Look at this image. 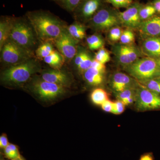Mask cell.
<instances>
[{
    "mask_svg": "<svg viewBox=\"0 0 160 160\" xmlns=\"http://www.w3.org/2000/svg\"><path fill=\"white\" fill-rule=\"evenodd\" d=\"M26 18L32 26L38 39L53 42L67 27L62 21L44 10L28 12Z\"/></svg>",
    "mask_w": 160,
    "mask_h": 160,
    "instance_id": "1",
    "label": "cell"
},
{
    "mask_svg": "<svg viewBox=\"0 0 160 160\" xmlns=\"http://www.w3.org/2000/svg\"><path fill=\"white\" fill-rule=\"evenodd\" d=\"M40 69L38 60L32 58L24 62L9 66L2 72L1 80L7 85H21L29 81Z\"/></svg>",
    "mask_w": 160,
    "mask_h": 160,
    "instance_id": "2",
    "label": "cell"
},
{
    "mask_svg": "<svg viewBox=\"0 0 160 160\" xmlns=\"http://www.w3.org/2000/svg\"><path fill=\"white\" fill-rule=\"evenodd\" d=\"M9 39L32 51L37 43L38 39L34 29L27 18H14Z\"/></svg>",
    "mask_w": 160,
    "mask_h": 160,
    "instance_id": "3",
    "label": "cell"
},
{
    "mask_svg": "<svg viewBox=\"0 0 160 160\" xmlns=\"http://www.w3.org/2000/svg\"><path fill=\"white\" fill-rule=\"evenodd\" d=\"M129 75L139 82L160 77L157 61L154 58H140L129 66L124 67Z\"/></svg>",
    "mask_w": 160,
    "mask_h": 160,
    "instance_id": "4",
    "label": "cell"
},
{
    "mask_svg": "<svg viewBox=\"0 0 160 160\" xmlns=\"http://www.w3.org/2000/svg\"><path fill=\"white\" fill-rule=\"evenodd\" d=\"M0 51L1 61L9 66L24 62L33 58L32 51L20 46L10 39L6 41Z\"/></svg>",
    "mask_w": 160,
    "mask_h": 160,
    "instance_id": "5",
    "label": "cell"
},
{
    "mask_svg": "<svg viewBox=\"0 0 160 160\" xmlns=\"http://www.w3.org/2000/svg\"><path fill=\"white\" fill-rule=\"evenodd\" d=\"M89 26L97 31H106L121 25L118 13L111 9L101 8L89 21Z\"/></svg>",
    "mask_w": 160,
    "mask_h": 160,
    "instance_id": "6",
    "label": "cell"
},
{
    "mask_svg": "<svg viewBox=\"0 0 160 160\" xmlns=\"http://www.w3.org/2000/svg\"><path fill=\"white\" fill-rule=\"evenodd\" d=\"M135 103L137 109L140 111L160 109V95L139 82Z\"/></svg>",
    "mask_w": 160,
    "mask_h": 160,
    "instance_id": "7",
    "label": "cell"
},
{
    "mask_svg": "<svg viewBox=\"0 0 160 160\" xmlns=\"http://www.w3.org/2000/svg\"><path fill=\"white\" fill-rule=\"evenodd\" d=\"M112 50L118 62L124 67L134 62L142 56L139 49L132 44H116L112 46Z\"/></svg>",
    "mask_w": 160,
    "mask_h": 160,
    "instance_id": "8",
    "label": "cell"
},
{
    "mask_svg": "<svg viewBox=\"0 0 160 160\" xmlns=\"http://www.w3.org/2000/svg\"><path fill=\"white\" fill-rule=\"evenodd\" d=\"M78 42L70 35L66 28L52 43L65 60L69 61L73 59L77 53Z\"/></svg>",
    "mask_w": 160,
    "mask_h": 160,
    "instance_id": "9",
    "label": "cell"
},
{
    "mask_svg": "<svg viewBox=\"0 0 160 160\" xmlns=\"http://www.w3.org/2000/svg\"><path fill=\"white\" fill-rule=\"evenodd\" d=\"M33 91L41 98L53 99L65 92L66 87L54 83L49 82L42 79L36 80L32 85Z\"/></svg>",
    "mask_w": 160,
    "mask_h": 160,
    "instance_id": "10",
    "label": "cell"
},
{
    "mask_svg": "<svg viewBox=\"0 0 160 160\" xmlns=\"http://www.w3.org/2000/svg\"><path fill=\"white\" fill-rule=\"evenodd\" d=\"M103 0H83L73 13L78 20L85 22L90 21L100 9Z\"/></svg>",
    "mask_w": 160,
    "mask_h": 160,
    "instance_id": "11",
    "label": "cell"
},
{
    "mask_svg": "<svg viewBox=\"0 0 160 160\" xmlns=\"http://www.w3.org/2000/svg\"><path fill=\"white\" fill-rule=\"evenodd\" d=\"M141 6L138 3H135L125 11L118 12L121 25L128 29H138L142 22L139 15Z\"/></svg>",
    "mask_w": 160,
    "mask_h": 160,
    "instance_id": "12",
    "label": "cell"
},
{
    "mask_svg": "<svg viewBox=\"0 0 160 160\" xmlns=\"http://www.w3.org/2000/svg\"><path fill=\"white\" fill-rule=\"evenodd\" d=\"M139 82L130 75L122 72H116L110 79V86L115 93L128 89L137 87Z\"/></svg>",
    "mask_w": 160,
    "mask_h": 160,
    "instance_id": "13",
    "label": "cell"
},
{
    "mask_svg": "<svg viewBox=\"0 0 160 160\" xmlns=\"http://www.w3.org/2000/svg\"><path fill=\"white\" fill-rule=\"evenodd\" d=\"M42 79L65 87L69 86L71 83V79L69 75L59 69H49L43 72Z\"/></svg>",
    "mask_w": 160,
    "mask_h": 160,
    "instance_id": "14",
    "label": "cell"
},
{
    "mask_svg": "<svg viewBox=\"0 0 160 160\" xmlns=\"http://www.w3.org/2000/svg\"><path fill=\"white\" fill-rule=\"evenodd\" d=\"M138 29L141 34L147 38L160 36V16L152 17L142 21Z\"/></svg>",
    "mask_w": 160,
    "mask_h": 160,
    "instance_id": "15",
    "label": "cell"
},
{
    "mask_svg": "<svg viewBox=\"0 0 160 160\" xmlns=\"http://www.w3.org/2000/svg\"><path fill=\"white\" fill-rule=\"evenodd\" d=\"M142 50L149 57L160 58V37L147 38L142 43Z\"/></svg>",
    "mask_w": 160,
    "mask_h": 160,
    "instance_id": "16",
    "label": "cell"
},
{
    "mask_svg": "<svg viewBox=\"0 0 160 160\" xmlns=\"http://www.w3.org/2000/svg\"><path fill=\"white\" fill-rule=\"evenodd\" d=\"M13 17L2 16L0 20V50L9 39L13 26Z\"/></svg>",
    "mask_w": 160,
    "mask_h": 160,
    "instance_id": "17",
    "label": "cell"
},
{
    "mask_svg": "<svg viewBox=\"0 0 160 160\" xmlns=\"http://www.w3.org/2000/svg\"><path fill=\"white\" fill-rule=\"evenodd\" d=\"M83 75L86 82L91 86H99L104 81V73L91 67L85 72Z\"/></svg>",
    "mask_w": 160,
    "mask_h": 160,
    "instance_id": "18",
    "label": "cell"
},
{
    "mask_svg": "<svg viewBox=\"0 0 160 160\" xmlns=\"http://www.w3.org/2000/svg\"><path fill=\"white\" fill-rule=\"evenodd\" d=\"M138 86L128 88L122 91L116 93V96L118 100L122 101L126 106H129L135 102L136 98V91Z\"/></svg>",
    "mask_w": 160,
    "mask_h": 160,
    "instance_id": "19",
    "label": "cell"
},
{
    "mask_svg": "<svg viewBox=\"0 0 160 160\" xmlns=\"http://www.w3.org/2000/svg\"><path fill=\"white\" fill-rule=\"evenodd\" d=\"M67 29L70 35L78 42L86 37V26L80 22H75L67 27Z\"/></svg>",
    "mask_w": 160,
    "mask_h": 160,
    "instance_id": "20",
    "label": "cell"
},
{
    "mask_svg": "<svg viewBox=\"0 0 160 160\" xmlns=\"http://www.w3.org/2000/svg\"><path fill=\"white\" fill-rule=\"evenodd\" d=\"M44 62L54 69H60L64 64L65 59L59 52L54 50L52 52L43 59Z\"/></svg>",
    "mask_w": 160,
    "mask_h": 160,
    "instance_id": "21",
    "label": "cell"
},
{
    "mask_svg": "<svg viewBox=\"0 0 160 160\" xmlns=\"http://www.w3.org/2000/svg\"><path fill=\"white\" fill-rule=\"evenodd\" d=\"M86 43L89 49L92 51L103 48L105 44L102 37L98 34H92L87 38Z\"/></svg>",
    "mask_w": 160,
    "mask_h": 160,
    "instance_id": "22",
    "label": "cell"
},
{
    "mask_svg": "<svg viewBox=\"0 0 160 160\" xmlns=\"http://www.w3.org/2000/svg\"><path fill=\"white\" fill-rule=\"evenodd\" d=\"M53 43L51 42H45L37 48L35 53L37 57L40 59H43L49 55L54 51Z\"/></svg>",
    "mask_w": 160,
    "mask_h": 160,
    "instance_id": "23",
    "label": "cell"
},
{
    "mask_svg": "<svg viewBox=\"0 0 160 160\" xmlns=\"http://www.w3.org/2000/svg\"><path fill=\"white\" fill-rule=\"evenodd\" d=\"M91 99L95 105L101 106L106 100L109 99V96L106 90L102 88H97L92 92Z\"/></svg>",
    "mask_w": 160,
    "mask_h": 160,
    "instance_id": "24",
    "label": "cell"
},
{
    "mask_svg": "<svg viewBox=\"0 0 160 160\" xmlns=\"http://www.w3.org/2000/svg\"><path fill=\"white\" fill-rule=\"evenodd\" d=\"M83 0H55L60 6L69 12H73Z\"/></svg>",
    "mask_w": 160,
    "mask_h": 160,
    "instance_id": "25",
    "label": "cell"
},
{
    "mask_svg": "<svg viewBox=\"0 0 160 160\" xmlns=\"http://www.w3.org/2000/svg\"><path fill=\"white\" fill-rule=\"evenodd\" d=\"M4 152L5 157L9 160H18L22 157L18 146L14 144L9 143Z\"/></svg>",
    "mask_w": 160,
    "mask_h": 160,
    "instance_id": "26",
    "label": "cell"
},
{
    "mask_svg": "<svg viewBox=\"0 0 160 160\" xmlns=\"http://www.w3.org/2000/svg\"><path fill=\"white\" fill-rule=\"evenodd\" d=\"M149 90L160 95V78H159L147 80L139 82Z\"/></svg>",
    "mask_w": 160,
    "mask_h": 160,
    "instance_id": "27",
    "label": "cell"
},
{
    "mask_svg": "<svg viewBox=\"0 0 160 160\" xmlns=\"http://www.w3.org/2000/svg\"><path fill=\"white\" fill-rule=\"evenodd\" d=\"M156 12V10L153 6L147 5L141 6L139 11L140 18L142 22L145 21L153 16Z\"/></svg>",
    "mask_w": 160,
    "mask_h": 160,
    "instance_id": "28",
    "label": "cell"
},
{
    "mask_svg": "<svg viewBox=\"0 0 160 160\" xmlns=\"http://www.w3.org/2000/svg\"><path fill=\"white\" fill-rule=\"evenodd\" d=\"M135 40V35L131 29H127L123 30L120 41L123 45L132 44Z\"/></svg>",
    "mask_w": 160,
    "mask_h": 160,
    "instance_id": "29",
    "label": "cell"
},
{
    "mask_svg": "<svg viewBox=\"0 0 160 160\" xmlns=\"http://www.w3.org/2000/svg\"><path fill=\"white\" fill-rule=\"evenodd\" d=\"M110 55L109 52L103 48L99 49L95 55V58L100 62L105 64L110 60Z\"/></svg>",
    "mask_w": 160,
    "mask_h": 160,
    "instance_id": "30",
    "label": "cell"
},
{
    "mask_svg": "<svg viewBox=\"0 0 160 160\" xmlns=\"http://www.w3.org/2000/svg\"><path fill=\"white\" fill-rule=\"evenodd\" d=\"M123 30L119 26H117L109 29L108 38L112 42L120 41Z\"/></svg>",
    "mask_w": 160,
    "mask_h": 160,
    "instance_id": "31",
    "label": "cell"
},
{
    "mask_svg": "<svg viewBox=\"0 0 160 160\" xmlns=\"http://www.w3.org/2000/svg\"><path fill=\"white\" fill-rule=\"evenodd\" d=\"M88 54L89 53L86 50L81 47H78L77 53L73 58L74 64L77 68L83 62V60L86 58Z\"/></svg>",
    "mask_w": 160,
    "mask_h": 160,
    "instance_id": "32",
    "label": "cell"
},
{
    "mask_svg": "<svg viewBox=\"0 0 160 160\" xmlns=\"http://www.w3.org/2000/svg\"><path fill=\"white\" fill-rule=\"evenodd\" d=\"M117 8H128L132 5L133 0H106Z\"/></svg>",
    "mask_w": 160,
    "mask_h": 160,
    "instance_id": "33",
    "label": "cell"
},
{
    "mask_svg": "<svg viewBox=\"0 0 160 160\" xmlns=\"http://www.w3.org/2000/svg\"><path fill=\"white\" fill-rule=\"evenodd\" d=\"M93 59L91 58V56L89 53L87 56L82 62L81 63L79 66H78V69L82 73H84L86 70L91 68L92 63Z\"/></svg>",
    "mask_w": 160,
    "mask_h": 160,
    "instance_id": "34",
    "label": "cell"
},
{
    "mask_svg": "<svg viewBox=\"0 0 160 160\" xmlns=\"http://www.w3.org/2000/svg\"><path fill=\"white\" fill-rule=\"evenodd\" d=\"M126 105L122 101L120 100H117L113 102V109L112 113L114 114H122L125 109Z\"/></svg>",
    "mask_w": 160,
    "mask_h": 160,
    "instance_id": "35",
    "label": "cell"
},
{
    "mask_svg": "<svg viewBox=\"0 0 160 160\" xmlns=\"http://www.w3.org/2000/svg\"><path fill=\"white\" fill-rule=\"evenodd\" d=\"M91 67L102 73H104L106 71V67L105 64L100 62L95 59H93Z\"/></svg>",
    "mask_w": 160,
    "mask_h": 160,
    "instance_id": "36",
    "label": "cell"
},
{
    "mask_svg": "<svg viewBox=\"0 0 160 160\" xmlns=\"http://www.w3.org/2000/svg\"><path fill=\"white\" fill-rule=\"evenodd\" d=\"M101 106L103 110L106 112H112L113 109V102L109 99L106 100L101 105Z\"/></svg>",
    "mask_w": 160,
    "mask_h": 160,
    "instance_id": "37",
    "label": "cell"
},
{
    "mask_svg": "<svg viewBox=\"0 0 160 160\" xmlns=\"http://www.w3.org/2000/svg\"><path fill=\"white\" fill-rule=\"evenodd\" d=\"M8 138L6 134H3L0 137V148L4 149L9 145Z\"/></svg>",
    "mask_w": 160,
    "mask_h": 160,
    "instance_id": "38",
    "label": "cell"
},
{
    "mask_svg": "<svg viewBox=\"0 0 160 160\" xmlns=\"http://www.w3.org/2000/svg\"><path fill=\"white\" fill-rule=\"evenodd\" d=\"M153 6L156 12L160 13V0H155L153 2Z\"/></svg>",
    "mask_w": 160,
    "mask_h": 160,
    "instance_id": "39",
    "label": "cell"
},
{
    "mask_svg": "<svg viewBox=\"0 0 160 160\" xmlns=\"http://www.w3.org/2000/svg\"><path fill=\"white\" fill-rule=\"evenodd\" d=\"M139 160H153L151 154H146L142 156Z\"/></svg>",
    "mask_w": 160,
    "mask_h": 160,
    "instance_id": "40",
    "label": "cell"
},
{
    "mask_svg": "<svg viewBox=\"0 0 160 160\" xmlns=\"http://www.w3.org/2000/svg\"><path fill=\"white\" fill-rule=\"evenodd\" d=\"M157 61L158 66L160 70V58H158V60H157Z\"/></svg>",
    "mask_w": 160,
    "mask_h": 160,
    "instance_id": "41",
    "label": "cell"
},
{
    "mask_svg": "<svg viewBox=\"0 0 160 160\" xmlns=\"http://www.w3.org/2000/svg\"><path fill=\"white\" fill-rule=\"evenodd\" d=\"M17 160H25L24 159V158L22 157H21L19 159Z\"/></svg>",
    "mask_w": 160,
    "mask_h": 160,
    "instance_id": "42",
    "label": "cell"
},
{
    "mask_svg": "<svg viewBox=\"0 0 160 160\" xmlns=\"http://www.w3.org/2000/svg\"></svg>",
    "mask_w": 160,
    "mask_h": 160,
    "instance_id": "43",
    "label": "cell"
},
{
    "mask_svg": "<svg viewBox=\"0 0 160 160\" xmlns=\"http://www.w3.org/2000/svg\"><path fill=\"white\" fill-rule=\"evenodd\" d=\"M53 1H55V0H53Z\"/></svg>",
    "mask_w": 160,
    "mask_h": 160,
    "instance_id": "44",
    "label": "cell"
}]
</instances>
